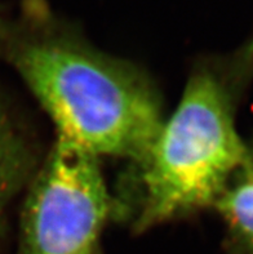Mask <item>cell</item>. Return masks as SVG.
<instances>
[{
	"instance_id": "6da1fadb",
	"label": "cell",
	"mask_w": 253,
	"mask_h": 254,
	"mask_svg": "<svg viewBox=\"0 0 253 254\" xmlns=\"http://www.w3.org/2000/svg\"><path fill=\"white\" fill-rule=\"evenodd\" d=\"M0 60L48 114L58 137L141 164L163 126L162 97L129 60L107 53L48 0L0 8Z\"/></svg>"
},
{
	"instance_id": "277c9868",
	"label": "cell",
	"mask_w": 253,
	"mask_h": 254,
	"mask_svg": "<svg viewBox=\"0 0 253 254\" xmlns=\"http://www.w3.org/2000/svg\"><path fill=\"white\" fill-rule=\"evenodd\" d=\"M38 165L31 142L0 98V225L6 205L27 186Z\"/></svg>"
},
{
	"instance_id": "5b68a950",
	"label": "cell",
	"mask_w": 253,
	"mask_h": 254,
	"mask_svg": "<svg viewBox=\"0 0 253 254\" xmlns=\"http://www.w3.org/2000/svg\"><path fill=\"white\" fill-rule=\"evenodd\" d=\"M212 208L221 217L233 254H253V159L231 177Z\"/></svg>"
},
{
	"instance_id": "7a4b0ae2",
	"label": "cell",
	"mask_w": 253,
	"mask_h": 254,
	"mask_svg": "<svg viewBox=\"0 0 253 254\" xmlns=\"http://www.w3.org/2000/svg\"><path fill=\"white\" fill-rule=\"evenodd\" d=\"M253 80V32L234 51L196 60L176 110L138 171L132 226L145 232L212 208L231 177L253 159L237 114Z\"/></svg>"
},
{
	"instance_id": "3957f363",
	"label": "cell",
	"mask_w": 253,
	"mask_h": 254,
	"mask_svg": "<svg viewBox=\"0 0 253 254\" xmlns=\"http://www.w3.org/2000/svg\"><path fill=\"white\" fill-rule=\"evenodd\" d=\"M26 191L16 254H101L106 225L124 210L99 159L58 135Z\"/></svg>"
}]
</instances>
